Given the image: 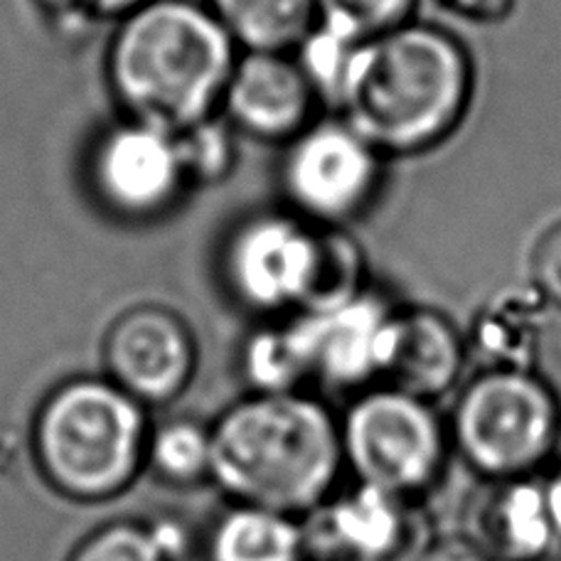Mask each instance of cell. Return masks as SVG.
Returning <instances> with one entry per match:
<instances>
[{
	"label": "cell",
	"instance_id": "1",
	"mask_svg": "<svg viewBox=\"0 0 561 561\" xmlns=\"http://www.w3.org/2000/svg\"><path fill=\"white\" fill-rule=\"evenodd\" d=\"M470 89L463 45L440 27L404 23L355 47L335 108L379 153H419L458 126Z\"/></svg>",
	"mask_w": 561,
	"mask_h": 561
},
{
	"label": "cell",
	"instance_id": "2",
	"mask_svg": "<svg viewBox=\"0 0 561 561\" xmlns=\"http://www.w3.org/2000/svg\"><path fill=\"white\" fill-rule=\"evenodd\" d=\"M237 57L209 5L150 0L118 20L106 55L108 89L128 122L180 134L217 114Z\"/></svg>",
	"mask_w": 561,
	"mask_h": 561
},
{
	"label": "cell",
	"instance_id": "3",
	"mask_svg": "<svg viewBox=\"0 0 561 561\" xmlns=\"http://www.w3.org/2000/svg\"><path fill=\"white\" fill-rule=\"evenodd\" d=\"M209 476L239 505L306 517L345 473L340 419L306 392L252 394L209 428Z\"/></svg>",
	"mask_w": 561,
	"mask_h": 561
},
{
	"label": "cell",
	"instance_id": "4",
	"mask_svg": "<svg viewBox=\"0 0 561 561\" xmlns=\"http://www.w3.org/2000/svg\"><path fill=\"white\" fill-rule=\"evenodd\" d=\"M225 280L256 313H320L365 294L363 249L343 227L298 215H259L234 229Z\"/></svg>",
	"mask_w": 561,
	"mask_h": 561
},
{
	"label": "cell",
	"instance_id": "5",
	"mask_svg": "<svg viewBox=\"0 0 561 561\" xmlns=\"http://www.w3.org/2000/svg\"><path fill=\"white\" fill-rule=\"evenodd\" d=\"M144 446V404L112 379L79 377L57 387L35 419L39 466L79 500L108 497L128 485Z\"/></svg>",
	"mask_w": 561,
	"mask_h": 561
},
{
	"label": "cell",
	"instance_id": "6",
	"mask_svg": "<svg viewBox=\"0 0 561 561\" xmlns=\"http://www.w3.org/2000/svg\"><path fill=\"white\" fill-rule=\"evenodd\" d=\"M450 448L480 480L542 476L561 444V404L535 373L483 369L448 421Z\"/></svg>",
	"mask_w": 561,
	"mask_h": 561
},
{
	"label": "cell",
	"instance_id": "7",
	"mask_svg": "<svg viewBox=\"0 0 561 561\" xmlns=\"http://www.w3.org/2000/svg\"><path fill=\"white\" fill-rule=\"evenodd\" d=\"M340 444L355 483L409 500H424L438 485L454 450L434 404L389 385L353 399L340 419Z\"/></svg>",
	"mask_w": 561,
	"mask_h": 561
},
{
	"label": "cell",
	"instance_id": "8",
	"mask_svg": "<svg viewBox=\"0 0 561 561\" xmlns=\"http://www.w3.org/2000/svg\"><path fill=\"white\" fill-rule=\"evenodd\" d=\"M379 156L343 118L313 122L288 144L280 187L306 222L343 227L373 199L382 173Z\"/></svg>",
	"mask_w": 561,
	"mask_h": 561
},
{
	"label": "cell",
	"instance_id": "9",
	"mask_svg": "<svg viewBox=\"0 0 561 561\" xmlns=\"http://www.w3.org/2000/svg\"><path fill=\"white\" fill-rule=\"evenodd\" d=\"M304 535L313 561H419L436 537L421 500L355 480L304 517Z\"/></svg>",
	"mask_w": 561,
	"mask_h": 561
},
{
	"label": "cell",
	"instance_id": "10",
	"mask_svg": "<svg viewBox=\"0 0 561 561\" xmlns=\"http://www.w3.org/2000/svg\"><path fill=\"white\" fill-rule=\"evenodd\" d=\"M392 318L394 308L367 288L345 306L296 313L286 323L310 385L335 392H365L382 379Z\"/></svg>",
	"mask_w": 561,
	"mask_h": 561
},
{
	"label": "cell",
	"instance_id": "11",
	"mask_svg": "<svg viewBox=\"0 0 561 561\" xmlns=\"http://www.w3.org/2000/svg\"><path fill=\"white\" fill-rule=\"evenodd\" d=\"M104 365L106 379L138 404H168L193 379L195 335L175 310L163 306L128 308L104 337Z\"/></svg>",
	"mask_w": 561,
	"mask_h": 561
},
{
	"label": "cell",
	"instance_id": "12",
	"mask_svg": "<svg viewBox=\"0 0 561 561\" xmlns=\"http://www.w3.org/2000/svg\"><path fill=\"white\" fill-rule=\"evenodd\" d=\"M92 183L116 215L148 219L165 213L187 185L175 136L126 118L96 144Z\"/></svg>",
	"mask_w": 561,
	"mask_h": 561
},
{
	"label": "cell",
	"instance_id": "13",
	"mask_svg": "<svg viewBox=\"0 0 561 561\" xmlns=\"http://www.w3.org/2000/svg\"><path fill=\"white\" fill-rule=\"evenodd\" d=\"M318 96L288 53H244L222 99L225 118L237 134L264 144H290L313 124Z\"/></svg>",
	"mask_w": 561,
	"mask_h": 561
},
{
	"label": "cell",
	"instance_id": "14",
	"mask_svg": "<svg viewBox=\"0 0 561 561\" xmlns=\"http://www.w3.org/2000/svg\"><path fill=\"white\" fill-rule=\"evenodd\" d=\"M460 535L493 561H545L561 545L545 476L480 480Z\"/></svg>",
	"mask_w": 561,
	"mask_h": 561
},
{
	"label": "cell",
	"instance_id": "15",
	"mask_svg": "<svg viewBox=\"0 0 561 561\" xmlns=\"http://www.w3.org/2000/svg\"><path fill=\"white\" fill-rule=\"evenodd\" d=\"M466 363V337L446 316L428 308L394 310L382 365L385 385L434 404L454 389Z\"/></svg>",
	"mask_w": 561,
	"mask_h": 561
},
{
	"label": "cell",
	"instance_id": "16",
	"mask_svg": "<svg viewBox=\"0 0 561 561\" xmlns=\"http://www.w3.org/2000/svg\"><path fill=\"white\" fill-rule=\"evenodd\" d=\"M545 304L537 288L500 290L473 320L466 337L468 357H476L483 369L535 373L545 333Z\"/></svg>",
	"mask_w": 561,
	"mask_h": 561
},
{
	"label": "cell",
	"instance_id": "17",
	"mask_svg": "<svg viewBox=\"0 0 561 561\" xmlns=\"http://www.w3.org/2000/svg\"><path fill=\"white\" fill-rule=\"evenodd\" d=\"M207 5L247 53H288L318 23L316 0H207Z\"/></svg>",
	"mask_w": 561,
	"mask_h": 561
},
{
	"label": "cell",
	"instance_id": "18",
	"mask_svg": "<svg viewBox=\"0 0 561 561\" xmlns=\"http://www.w3.org/2000/svg\"><path fill=\"white\" fill-rule=\"evenodd\" d=\"M213 561H306L304 523L274 510L237 505L219 519L213 542Z\"/></svg>",
	"mask_w": 561,
	"mask_h": 561
},
{
	"label": "cell",
	"instance_id": "19",
	"mask_svg": "<svg viewBox=\"0 0 561 561\" xmlns=\"http://www.w3.org/2000/svg\"><path fill=\"white\" fill-rule=\"evenodd\" d=\"M242 367L247 382L254 387V394L304 392L308 385L306 365L288 323L264 328L249 337L242 353Z\"/></svg>",
	"mask_w": 561,
	"mask_h": 561
},
{
	"label": "cell",
	"instance_id": "20",
	"mask_svg": "<svg viewBox=\"0 0 561 561\" xmlns=\"http://www.w3.org/2000/svg\"><path fill=\"white\" fill-rule=\"evenodd\" d=\"M173 136L187 185H217L232 173L237 131L225 116L215 114Z\"/></svg>",
	"mask_w": 561,
	"mask_h": 561
},
{
	"label": "cell",
	"instance_id": "21",
	"mask_svg": "<svg viewBox=\"0 0 561 561\" xmlns=\"http://www.w3.org/2000/svg\"><path fill=\"white\" fill-rule=\"evenodd\" d=\"M148 450L153 468L173 483H195L209 476V431L195 421H168L150 438Z\"/></svg>",
	"mask_w": 561,
	"mask_h": 561
},
{
	"label": "cell",
	"instance_id": "22",
	"mask_svg": "<svg viewBox=\"0 0 561 561\" xmlns=\"http://www.w3.org/2000/svg\"><path fill=\"white\" fill-rule=\"evenodd\" d=\"M318 23L353 43H367L377 35L409 23L416 0H316Z\"/></svg>",
	"mask_w": 561,
	"mask_h": 561
},
{
	"label": "cell",
	"instance_id": "23",
	"mask_svg": "<svg viewBox=\"0 0 561 561\" xmlns=\"http://www.w3.org/2000/svg\"><path fill=\"white\" fill-rule=\"evenodd\" d=\"M357 45L359 43L337 35L335 30L316 23L304 37V43L296 47V62L313 87L318 102H328L330 106L337 104L340 87H343L350 57H353Z\"/></svg>",
	"mask_w": 561,
	"mask_h": 561
},
{
	"label": "cell",
	"instance_id": "24",
	"mask_svg": "<svg viewBox=\"0 0 561 561\" xmlns=\"http://www.w3.org/2000/svg\"><path fill=\"white\" fill-rule=\"evenodd\" d=\"M72 561H170V552L156 529L112 525L87 539Z\"/></svg>",
	"mask_w": 561,
	"mask_h": 561
},
{
	"label": "cell",
	"instance_id": "25",
	"mask_svg": "<svg viewBox=\"0 0 561 561\" xmlns=\"http://www.w3.org/2000/svg\"><path fill=\"white\" fill-rule=\"evenodd\" d=\"M533 280L547 304L561 308V222L549 229L535 247Z\"/></svg>",
	"mask_w": 561,
	"mask_h": 561
},
{
	"label": "cell",
	"instance_id": "26",
	"mask_svg": "<svg viewBox=\"0 0 561 561\" xmlns=\"http://www.w3.org/2000/svg\"><path fill=\"white\" fill-rule=\"evenodd\" d=\"M438 10L456 18L470 20V23H500L513 13L515 0H431Z\"/></svg>",
	"mask_w": 561,
	"mask_h": 561
},
{
	"label": "cell",
	"instance_id": "27",
	"mask_svg": "<svg viewBox=\"0 0 561 561\" xmlns=\"http://www.w3.org/2000/svg\"><path fill=\"white\" fill-rule=\"evenodd\" d=\"M419 561H493L463 535H436Z\"/></svg>",
	"mask_w": 561,
	"mask_h": 561
},
{
	"label": "cell",
	"instance_id": "28",
	"mask_svg": "<svg viewBox=\"0 0 561 561\" xmlns=\"http://www.w3.org/2000/svg\"><path fill=\"white\" fill-rule=\"evenodd\" d=\"M92 20H124L150 0H72Z\"/></svg>",
	"mask_w": 561,
	"mask_h": 561
},
{
	"label": "cell",
	"instance_id": "29",
	"mask_svg": "<svg viewBox=\"0 0 561 561\" xmlns=\"http://www.w3.org/2000/svg\"><path fill=\"white\" fill-rule=\"evenodd\" d=\"M545 485H547V497H549V510H552L554 517V527L559 533V542H561V460L549 470L545 476Z\"/></svg>",
	"mask_w": 561,
	"mask_h": 561
}]
</instances>
